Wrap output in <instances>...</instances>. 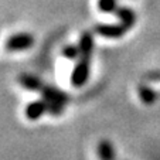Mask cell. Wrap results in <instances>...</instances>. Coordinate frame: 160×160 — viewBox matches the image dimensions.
<instances>
[{
    "label": "cell",
    "mask_w": 160,
    "mask_h": 160,
    "mask_svg": "<svg viewBox=\"0 0 160 160\" xmlns=\"http://www.w3.org/2000/svg\"><path fill=\"white\" fill-rule=\"evenodd\" d=\"M138 94H139L140 101L145 103H153L156 101V92L148 85H140L138 89Z\"/></svg>",
    "instance_id": "30bf717a"
},
{
    "label": "cell",
    "mask_w": 160,
    "mask_h": 160,
    "mask_svg": "<svg viewBox=\"0 0 160 160\" xmlns=\"http://www.w3.org/2000/svg\"><path fill=\"white\" fill-rule=\"evenodd\" d=\"M115 14H116V17L122 21V23H125L126 26H129L130 28L135 26L136 13L133 12L132 9H129V7H118L116 12H115Z\"/></svg>",
    "instance_id": "ba28073f"
},
{
    "label": "cell",
    "mask_w": 160,
    "mask_h": 160,
    "mask_svg": "<svg viewBox=\"0 0 160 160\" xmlns=\"http://www.w3.org/2000/svg\"><path fill=\"white\" fill-rule=\"evenodd\" d=\"M47 112H48V101H45L42 98V99H37L27 103L24 113L28 121H37V119L41 118Z\"/></svg>",
    "instance_id": "277c9868"
},
{
    "label": "cell",
    "mask_w": 160,
    "mask_h": 160,
    "mask_svg": "<svg viewBox=\"0 0 160 160\" xmlns=\"http://www.w3.org/2000/svg\"><path fill=\"white\" fill-rule=\"evenodd\" d=\"M148 78L149 79H160V71H152V72L148 74Z\"/></svg>",
    "instance_id": "5bb4252c"
},
{
    "label": "cell",
    "mask_w": 160,
    "mask_h": 160,
    "mask_svg": "<svg viewBox=\"0 0 160 160\" xmlns=\"http://www.w3.org/2000/svg\"><path fill=\"white\" fill-rule=\"evenodd\" d=\"M40 92H41L42 98L45 101H48V102H60V103H64V105H67V103L70 102V95L55 87L44 85Z\"/></svg>",
    "instance_id": "5b68a950"
},
{
    "label": "cell",
    "mask_w": 160,
    "mask_h": 160,
    "mask_svg": "<svg viewBox=\"0 0 160 160\" xmlns=\"http://www.w3.org/2000/svg\"><path fill=\"white\" fill-rule=\"evenodd\" d=\"M89 72H91V60L78 58L72 72H71V78H70L71 85L75 88L84 87L87 84V81L89 79Z\"/></svg>",
    "instance_id": "6da1fadb"
},
{
    "label": "cell",
    "mask_w": 160,
    "mask_h": 160,
    "mask_svg": "<svg viewBox=\"0 0 160 160\" xmlns=\"http://www.w3.org/2000/svg\"><path fill=\"white\" fill-rule=\"evenodd\" d=\"M79 58L82 60H91L94 52V36L91 31H82L79 37Z\"/></svg>",
    "instance_id": "8992f818"
},
{
    "label": "cell",
    "mask_w": 160,
    "mask_h": 160,
    "mask_svg": "<svg viewBox=\"0 0 160 160\" xmlns=\"http://www.w3.org/2000/svg\"><path fill=\"white\" fill-rule=\"evenodd\" d=\"M64 108L65 105L64 103H60V102H48V112L51 116H60L61 113L64 112Z\"/></svg>",
    "instance_id": "4fadbf2b"
},
{
    "label": "cell",
    "mask_w": 160,
    "mask_h": 160,
    "mask_svg": "<svg viewBox=\"0 0 160 160\" xmlns=\"http://www.w3.org/2000/svg\"><path fill=\"white\" fill-rule=\"evenodd\" d=\"M94 30L95 33H98L102 37H106V38H119V37L125 36L130 30V27L121 21L119 24H97Z\"/></svg>",
    "instance_id": "3957f363"
},
{
    "label": "cell",
    "mask_w": 160,
    "mask_h": 160,
    "mask_svg": "<svg viewBox=\"0 0 160 160\" xmlns=\"http://www.w3.org/2000/svg\"><path fill=\"white\" fill-rule=\"evenodd\" d=\"M34 44V37L28 33H17L9 37L6 41V48L9 51H21L27 50Z\"/></svg>",
    "instance_id": "7a4b0ae2"
},
{
    "label": "cell",
    "mask_w": 160,
    "mask_h": 160,
    "mask_svg": "<svg viewBox=\"0 0 160 160\" xmlns=\"http://www.w3.org/2000/svg\"><path fill=\"white\" fill-rule=\"evenodd\" d=\"M17 81L21 87L28 89V91H41V88L44 87L42 81L38 78V77L30 75V74H21V75L17 78Z\"/></svg>",
    "instance_id": "52a82bcc"
},
{
    "label": "cell",
    "mask_w": 160,
    "mask_h": 160,
    "mask_svg": "<svg viewBox=\"0 0 160 160\" xmlns=\"http://www.w3.org/2000/svg\"><path fill=\"white\" fill-rule=\"evenodd\" d=\"M116 0H98V9L103 13H115L118 6Z\"/></svg>",
    "instance_id": "7c38bea8"
},
{
    "label": "cell",
    "mask_w": 160,
    "mask_h": 160,
    "mask_svg": "<svg viewBox=\"0 0 160 160\" xmlns=\"http://www.w3.org/2000/svg\"><path fill=\"white\" fill-rule=\"evenodd\" d=\"M98 154L101 160H115V149L109 140L103 139L98 145Z\"/></svg>",
    "instance_id": "9c48e42d"
},
{
    "label": "cell",
    "mask_w": 160,
    "mask_h": 160,
    "mask_svg": "<svg viewBox=\"0 0 160 160\" xmlns=\"http://www.w3.org/2000/svg\"><path fill=\"white\" fill-rule=\"evenodd\" d=\"M61 54L68 60H78L79 58V47L75 44H68L65 45L61 51Z\"/></svg>",
    "instance_id": "8fae6325"
}]
</instances>
